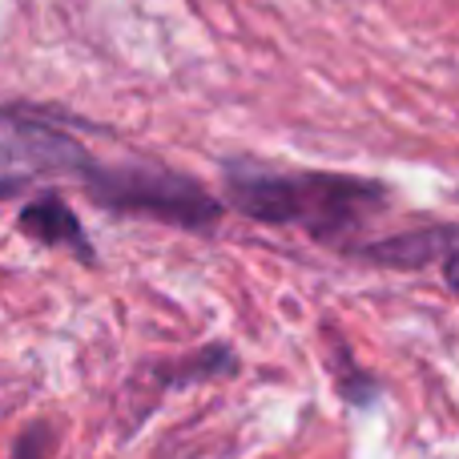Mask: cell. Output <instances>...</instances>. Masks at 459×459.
Here are the masks:
<instances>
[{"instance_id": "cell-1", "label": "cell", "mask_w": 459, "mask_h": 459, "mask_svg": "<svg viewBox=\"0 0 459 459\" xmlns=\"http://www.w3.org/2000/svg\"><path fill=\"white\" fill-rule=\"evenodd\" d=\"M230 206L270 226H302L307 234L334 242L359 234L387 210V186L351 174H310V169H266L258 161L226 166Z\"/></svg>"}, {"instance_id": "cell-2", "label": "cell", "mask_w": 459, "mask_h": 459, "mask_svg": "<svg viewBox=\"0 0 459 459\" xmlns=\"http://www.w3.org/2000/svg\"><path fill=\"white\" fill-rule=\"evenodd\" d=\"M85 186L105 210L117 214H145L186 230H210L222 218V202L214 194H206L194 178L161 166H93L85 174Z\"/></svg>"}, {"instance_id": "cell-3", "label": "cell", "mask_w": 459, "mask_h": 459, "mask_svg": "<svg viewBox=\"0 0 459 459\" xmlns=\"http://www.w3.org/2000/svg\"><path fill=\"white\" fill-rule=\"evenodd\" d=\"M93 158L73 134L21 109H0V198L45 178H85Z\"/></svg>"}, {"instance_id": "cell-4", "label": "cell", "mask_w": 459, "mask_h": 459, "mask_svg": "<svg viewBox=\"0 0 459 459\" xmlns=\"http://www.w3.org/2000/svg\"><path fill=\"white\" fill-rule=\"evenodd\" d=\"M16 226H21V234L37 238V242H45V246H69L81 258H93V246L85 242V230H81L77 214H73L61 198H53V194L29 202V206L21 210V218H16Z\"/></svg>"}, {"instance_id": "cell-5", "label": "cell", "mask_w": 459, "mask_h": 459, "mask_svg": "<svg viewBox=\"0 0 459 459\" xmlns=\"http://www.w3.org/2000/svg\"><path fill=\"white\" fill-rule=\"evenodd\" d=\"M455 230H420V234H399V238H387V242H375L367 246V258L375 262H387V266H399V270H415L423 262H431L436 254H452L455 250Z\"/></svg>"}, {"instance_id": "cell-6", "label": "cell", "mask_w": 459, "mask_h": 459, "mask_svg": "<svg viewBox=\"0 0 459 459\" xmlns=\"http://www.w3.org/2000/svg\"><path fill=\"white\" fill-rule=\"evenodd\" d=\"M53 455V431L45 423H32L21 439H16V452L13 459H48Z\"/></svg>"}, {"instance_id": "cell-7", "label": "cell", "mask_w": 459, "mask_h": 459, "mask_svg": "<svg viewBox=\"0 0 459 459\" xmlns=\"http://www.w3.org/2000/svg\"><path fill=\"white\" fill-rule=\"evenodd\" d=\"M444 282H447V286H452V290L459 294V246H455V250L444 258Z\"/></svg>"}]
</instances>
